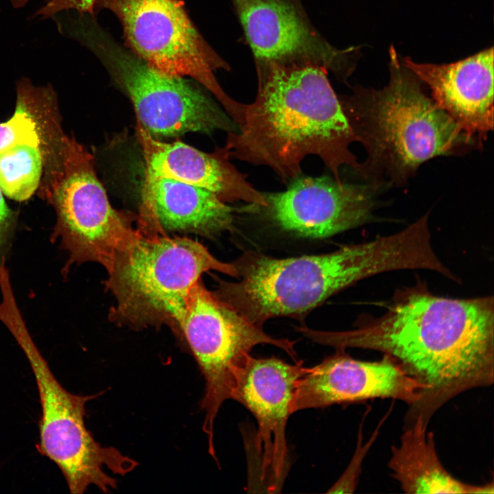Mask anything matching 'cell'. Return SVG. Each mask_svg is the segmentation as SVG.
<instances>
[{"instance_id":"obj_1","label":"cell","mask_w":494,"mask_h":494,"mask_svg":"<svg viewBox=\"0 0 494 494\" xmlns=\"http://www.w3.org/2000/svg\"><path fill=\"white\" fill-rule=\"evenodd\" d=\"M312 341L344 350L381 351L424 386L405 423L421 416L427 422L447 401L494 380L493 297L458 299L411 292L388 311L355 329H309Z\"/></svg>"},{"instance_id":"obj_2","label":"cell","mask_w":494,"mask_h":494,"mask_svg":"<svg viewBox=\"0 0 494 494\" xmlns=\"http://www.w3.org/2000/svg\"><path fill=\"white\" fill-rule=\"evenodd\" d=\"M257 91L245 104L224 148L229 158L265 165L287 183L301 175L306 156H318L341 181L340 170L360 167L350 145L356 138L327 69L313 61L256 60Z\"/></svg>"},{"instance_id":"obj_3","label":"cell","mask_w":494,"mask_h":494,"mask_svg":"<svg viewBox=\"0 0 494 494\" xmlns=\"http://www.w3.org/2000/svg\"><path fill=\"white\" fill-rule=\"evenodd\" d=\"M432 261L427 235L414 222L393 235L327 254L278 259L246 252L232 263L237 280L217 279L214 293L263 327L273 318L302 317L331 295L369 276L426 270Z\"/></svg>"},{"instance_id":"obj_4","label":"cell","mask_w":494,"mask_h":494,"mask_svg":"<svg viewBox=\"0 0 494 494\" xmlns=\"http://www.w3.org/2000/svg\"><path fill=\"white\" fill-rule=\"evenodd\" d=\"M390 80L381 89L356 86L339 97L356 141L367 153L355 170L381 189L401 186L424 162L482 146L423 92L421 81L390 49Z\"/></svg>"},{"instance_id":"obj_5","label":"cell","mask_w":494,"mask_h":494,"mask_svg":"<svg viewBox=\"0 0 494 494\" xmlns=\"http://www.w3.org/2000/svg\"><path fill=\"white\" fill-rule=\"evenodd\" d=\"M209 270L237 277L232 263L218 260L195 240L138 230L107 270L106 286L116 300L110 318L136 328L167 324L176 329L190 289Z\"/></svg>"},{"instance_id":"obj_6","label":"cell","mask_w":494,"mask_h":494,"mask_svg":"<svg viewBox=\"0 0 494 494\" xmlns=\"http://www.w3.org/2000/svg\"><path fill=\"white\" fill-rule=\"evenodd\" d=\"M0 320L23 351L35 377L41 406L38 451L56 464L73 494H82L91 485L105 493L115 489L117 481L108 472L125 475L138 463L114 447L102 446L87 429L85 405L99 394L75 395L59 383L32 340L15 300L0 303Z\"/></svg>"},{"instance_id":"obj_7","label":"cell","mask_w":494,"mask_h":494,"mask_svg":"<svg viewBox=\"0 0 494 494\" xmlns=\"http://www.w3.org/2000/svg\"><path fill=\"white\" fill-rule=\"evenodd\" d=\"M71 27L74 37L97 56L130 97L139 124L150 135L237 131L229 115L202 90L183 77L156 69L119 44L94 17L80 16Z\"/></svg>"},{"instance_id":"obj_8","label":"cell","mask_w":494,"mask_h":494,"mask_svg":"<svg viewBox=\"0 0 494 494\" xmlns=\"http://www.w3.org/2000/svg\"><path fill=\"white\" fill-rule=\"evenodd\" d=\"M102 9L118 18L130 50L165 74L191 78L240 122L244 104L228 95L215 75L229 65L201 35L182 0H97L95 11Z\"/></svg>"},{"instance_id":"obj_9","label":"cell","mask_w":494,"mask_h":494,"mask_svg":"<svg viewBox=\"0 0 494 494\" xmlns=\"http://www.w3.org/2000/svg\"><path fill=\"white\" fill-rule=\"evenodd\" d=\"M176 331L185 337L204 378L200 405L204 412L203 430L209 451L213 454L214 421L222 403L231 399L237 369L252 348L262 344L283 349L297 362L296 342L269 336L263 327L207 290L200 280L187 294Z\"/></svg>"},{"instance_id":"obj_10","label":"cell","mask_w":494,"mask_h":494,"mask_svg":"<svg viewBox=\"0 0 494 494\" xmlns=\"http://www.w3.org/2000/svg\"><path fill=\"white\" fill-rule=\"evenodd\" d=\"M381 189L367 183L301 175L285 191L262 192L266 205L248 203L240 210L298 236L325 238L372 221Z\"/></svg>"},{"instance_id":"obj_11","label":"cell","mask_w":494,"mask_h":494,"mask_svg":"<svg viewBox=\"0 0 494 494\" xmlns=\"http://www.w3.org/2000/svg\"><path fill=\"white\" fill-rule=\"evenodd\" d=\"M78 159L56 193L58 223L52 237L69 252L64 274L73 263L86 261L107 270L138 233L111 206L89 156L79 153Z\"/></svg>"},{"instance_id":"obj_12","label":"cell","mask_w":494,"mask_h":494,"mask_svg":"<svg viewBox=\"0 0 494 494\" xmlns=\"http://www.w3.org/2000/svg\"><path fill=\"white\" fill-rule=\"evenodd\" d=\"M308 370L302 362L291 364L250 355L235 372L231 399L246 408L257 421L260 478L270 492L281 488L288 472L286 425L296 384Z\"/></svg>"},{"instance_id":"obj_13","label":"cell","mask_w":494,"mask_h":494,"mask_svg":"<svg viewBox=\"0 0 494 494\" xmlns=\"http://www.w3.org/2000/svg\"><path fill=\"white\" fill-rule=\"evenodd\" d=\"M424 391L423 385L386 355L379 361H362L340 350L298 379L291 414L377 398L400 400L410 407Z\"/></svg>"},{"instance_id":"obj_14","label":"cell","mask_w":494,"mask_h":494,"mask_svg":"<svg viewBox=\"0 0 494 494\" xmlns=\"http://www.w3.org/2000/svg\"><path fill=\"white\" fill-rule=\"evenodd\" d=\"M256 60L318 62L346 80V51L332 47L292 0H231Z\"/></svg>"},{"instance_id":"obj_15","label":"cell","mask_w":494,"mask_h":494,"mask_svg":"<svg viewBox=\"0 0 494 494\" xmlns=\"http://www.w3.org/2000/svg\"><path fill=\"white\" fill-rule=\"evenodd\" d=\"M402 62L430 89L432 99L482 143L493 129V49L443 64Z\"/></svg>"},{"instance_id":"obj_16","label":"cell","mask_w":494,"mask_h":494,"mask_svg":"<svg viewBox=\"0 0 494 494\" xmlns=\"http://www.w3.org/2000/svg\"><path fill=\"white\" fill-rule=\"evenodd\" d=\"M138 230L145 235L165 231L213 237L233 228L236 209L204 189L175 180L146 176Z\"/></svg>"},{"instance_id":"obj_17","label":"cell","mask_w":494,"mask_h":494,"mask_svg":"<svg viewBox=\"0 0 494 494\" xmlns=\"http://www.w3.org/2000/svg\"><path fill=\"white\" fill-rule=\"evenodd\" d=\"M139 132L147 176L169 178L204 189L225 202L241 200L266 205L262 192L229 162L224 148L208 154L180 141H158L142 127Z\"/></svg>"},{"instance_id":"obj_18","label":"cell","mask_w":494,"mask_h":494,"mask_svg":"<svg viewBox=\"0 0 494 494\" xmlns=\"http://www.w3.org/2000/svg\"><path fill=\"white\" fill-rule=\"evenodd\" d=\"M428 422L418 416L405 424L398 445L392 448L388 467L407 493H493V482L472 485L452 476L437 455Z\"/></svg>"},{"instance_id":"obj_19","label":"cell","mask_w":494,"mask_h":494,"mask_svg":"<svg viewBox=\"0 0 494 494\" xmlns=\"http://www.w3.org/2000/svg\"><path fill=\"white\" fill-rule=\"evenodd\" d=\"M41 172L39 145L20 143L0 154V188L10 198H30L38 187Z\"/></svg>"},{"instance_id":"obj_20","label":"cell","mask_w":494,"mask_h":494,"mask_svg":"<svg viewBox=\"0 0 494 494\" xmlns=\"http://www.w3.org/2000/svg\"><path fill=\"white\" fill-rule=\"evenodd\" d=\"M20 143L40 144L36 122L23 105L17 106L10 119L0 123V154Z\"/></svg>"},{"instance_id":"obj_21","label":"cell","mask_w":494,"mask_h":494,"mask_svg":"<svg viewBox=\"0 0 494 494\" xmlns=\"http://www.w3.org/2000/svg\"><path fill=\"white\" fill-rule=\"evenodd\" d=\"M16 8L25 6L31 0H8ZM97 0H45V3L33 14L42 19L52 18L63 11L75 10L80 15L95 16Z\"/></svg>"},{"instance_id":"obj_22","label":"cell","mask_w":494,"mask_h":494,"mask_svg":"<svg viewBox=\"0 0 494 494\" xmlns=\"http://www.w3.org/2000/svg\"><path fill=\"white\" fill-rule=\"evenodd\" d=\"M370 443L364 445L360 449L357 448L355 455L348 469L346 470L343 475L329 491L330 493H351L356 487L357 479L358 477L359 469L360 467L357 464L362 463L365 453L368 450Z\"/></svg>"},{"instance_id":"obj_23","label":"cell","mask_w":494,"mask_h":494,"mask_svg":"<svg viewBox=\"0 0 494 494\" xmlns=\"http://www.w3.org/2000/svg\"><path fill=\"white\" fill-rule=\"evenodd\" d=\"M10 220V211L5 202L0 188V248L5 242Z\"/></svg>"}]
</instances>
